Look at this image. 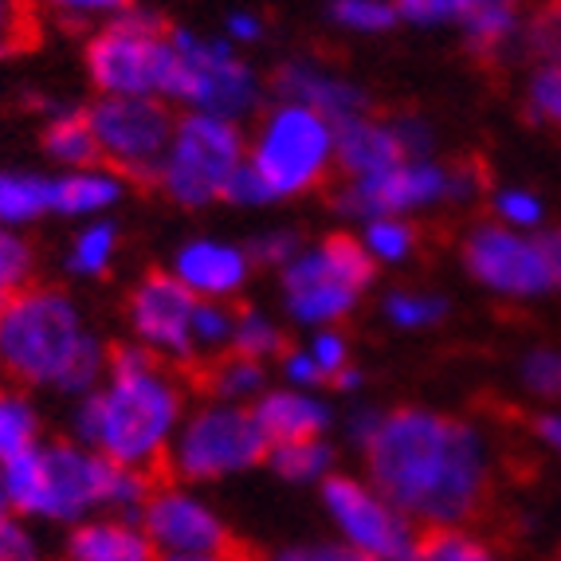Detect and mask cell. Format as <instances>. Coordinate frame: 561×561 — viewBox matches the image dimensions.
<instances>
[{"instance_id": "7c38bea8", "label": "cell", "mask_w": 561, "mask_h": 561, "mask_svg": "<svg viewBox=\"0 0 561 561\" xmlns=\"http://www.w3.org/2000/svg\"><path fill=\"white\" fill-rule=\"evenodd\" d=\"M322 503L330 523L346 538L350 550H362L377 561H416L421 534L404 511H397L374 483L350 476L322 479Z\"/></svg>"}, {"instance_id": "11a10c76", "label": "cell", "mask_w": 561, "mask_h": 561, "mask_svg": "<svg viewBox=\"0 0 561 561\" xmlns=\"http://www.w3.org/2000/svg\"><path fill=\"white\" fill-rule=\"evenodd\" d=\"M4 511H9V503H4V491H0V515H4Z\"/></svg>"}, {"instance_id": "6f0895ef", "label": "cell", "mask_w": 561, "mask_h": 561, "mask_svg": "<svg viewBox=\"0 0 561 561\" xmlns=\"http://www.w3.org/2000/svg\"><path fill=\"white\" fill-rule=\"evenodd\" d=\"M0 302H4V299H0Z\"/></svg>"}, {"instance_id": "ffe728a7", "label": "cell", "mask_w": 561, "mask_h": 561, "mask_svg": "<svg viewBox=\"0 0 561 561\" xmlns=\"http://www.w3.org/2000/svg\"><path fill=\"white\" fill-rule=\"evenodd\" d=\"M67 561H158V550L130 518H83L67 538Z\"/></svg>"}, {"instance_id": "f5cc1de1", "label": "cell", "mask_w": 561, "mask_h": 561, "mask_svg": "<svg viewBox=\"0 0 561 561\" xmlns=\"http://www.w3.org/2000/svg\"><path fill=\"white\" fill-rule=\"evenodd\" d=\"M538 243H542L546 267H550V283H553V287H561V232L542 236Z\"/></svg>"}, {"instance_id": "1f68e13d", "label": "cell", "mask_w": 561, "mask_h": 561, "mask_svg": "<svg viewBox=\"0 0 561 561\" xmlns=\"http://www.w3.org/2000/svg\"><path fill=\"white\" fill-rule=\"evenodd\" d=\"M330 20L342 24L346 32H362V36H377L397 24L393 0H330Z\"/></svg>"}, {"instance_id": "b9f144b4", "label": "cell", "mask_w": 561, "mask_h": 561, "mask_svg": "<svg viewBox=\"0 0 561 561\" xmlns=\"http://www.w3.org/2000/svg\"><path fill=\"white\" fill-rule=\"evenodd\" d=\"M36 39V20H32L24 0H0V56L24 51Z\"/></svg>"}, {"instance_id": "ee69618b", "label": "cell", "mask_w": 561, "mask_h": 561, "mask_svg": "<svg viewBox=\"0 0 561 561\" xmlns=\"http://www.w3.org/2000/svg\"><path fill=\"white\" fill-rule=\"evenodd\" d=\"M310 357L319 362V369H322V377L327 381H334L337 374H346L350 369V342L342 334H337L334 327H322L319 334L310 337Z\"/></svg>"}, {"instance_id": "9a60e30c", "label": "cell", "mask_w": 561, "mask_h": 561, "mask_svg": "<svg viewBox=\"0 0 561 561\" xmlns=\"http://www.w3.org/2000/svg\"><path fill=\"white\" fill-rule=\"evenodd\" d=\"M141 530L161 553H228L232 534L193 491L161 486L141 503Z\"/></svg>"}, {"instance_id": "4dcf8cb0", "label": "cell", "mask_w": 561, "mask_h": 561, "mask_svg": "<svg viewBox=\"0 0 561 561\" xmlns=\"http://www.w3.org/2000/svg\"><path fill=\"white\" fill-rule=\"evenodd\" d=\"M228 350L240 357H252V362H267L283 350V334L267 314L260 310H240L232 322V342Z\"/></svg>"}, {"instance_id": "d590c367", "label": "cell", "mask_w": 561, "mask_h": 561, "mask_svg": "<svg viewBox=\"0 0 561 561\" xmlns=\"http://www.w3.org/2000/svg\"><path fill=\"white\" fill-rule=\"evenodd\" d=\"M32 279V248L12 228H0V299L16 295Z\"/></svg>"}, {"instance_id": "ab89813d", "label": "cell", "mask_w": 561, "mask_h": 561, "mask_svg": "<svg viewBox=\"0 0 561 561\" xmlns=\"http://www.w3.org/2000/svg\"><path fill=\"white\" fill-rule=\"evenodd\" d=\"M495 216H499V225L518 228V232H530V228L542 225L546 205L534 197V193H526V188H499L495 193Z\"/></svg>"}, {"instance_id": "bcb514c9", "label": "cell", "mask_w": 561, "mask_h": 561, "mask_svg": "<svg viewBox=\"0 0 561 561\" xmlns=\"http://www.w3.org/2000/svg\"><path fill=\"white\" fill-rule=\"evenodd\" d=\"M225 201H232V205H272V197H267V188H263V181L252 173L248 158H243V165L236 169L232 178H228Z\"/></svg>"}, {"instance_id": "e0dca14e", "label": "cell", "mask_w": 561, "mask_h": 561, "mask_svg": "<svg viewBox=\"0 0 561 561\" xmlns=\"http://www.w3.org/2000/svg\"><path fill=\"white\" fill-rule=\"evenodd\" d=\"M248 272H252V260L243 248L225 240H188L178 255H173V279L185 290H193L197 299H213L225 302L228 295L248 283Z\"/></svg>"}, {"instance_id": "7a4b0ae2", "label": "cell", "mask_w": 561, "mask_h": 561, "mask_svg": "<svg viewBox=\"0 0 561 561\" xmlns=\"http://www.w3.org/2000/svg\"><path fill=\"white\" fill-rule=\"evenodd\" d=\"M181 389L146 346H118L106 357V385L76 409V440L122 468L146 471L169 456L181 428Z\"/></svg>"}, {"instance_id": "60d3db41", "label": "cell", "mask_w": 561, "mask_h": 561, "mask_svg": "<svg viewBox=\"0 0 561 561\" xmlns=\"http://www.w3.org/2000/svg\"><path fill=\"white\" fill-rule=\"evenodd\" d=\"M530 111L538 114L542 122L558 126L561 130V64H542L538 71L530 76Z\"/></svg>"}, {"instance_id": "52a82bcc", "label": "cell", "mask_w": 561, "mask_h": 561, "mask_svg": "<svg viewBox=\"0 0 561 561\" xmlns=\"http://www.w3.org/2000/svg\"><path fill=\"white\" fill-rule=\"evenodd\" d=\"M248 165L263 181L267 197H299L322 185L334 165V122L299 103H279L260 126L248 150Z\"/></svg>"}, {"instance_id": "681fc988", "label": "cell", "mask_w": 561, "mask_h": 561, "mask_svg": "<svg viewBox=\"0 0 561 561\" xmlns=\"http://www.w3.org/2000/svg\"><path fill=\"white\" fill-rule=\"evenodd\" d=\"M283 377H287L295 389H310V385H322L327 377H322L319 362L310 357V350H290V354H283Z\"/></svg>"}, {"instance_id": "9f6ffc18", "label": "cell", "mask_w": 561, "mask_h": 561, "mask_svg": "<svg viewBox=\"0 0 561 561\" xmlns=\"http://www.w3.org/2000/svg\"><path fill=\"white\" fill-rule=\"evenodd\" d=\"M506 4H518V0H506Z\"/></svg>"}, {"instance_id": "d4e9b609", "label": "cell", "mask_w": 561, "mask_h": 561, "mask_svg": "<svg viewBox=\"0 0 561 561\" xmlns=\"http://www.w3.org/2000/svg\"><path fill=\"white\" fill-rule=\"evenodd\" d=\"M459 28H463V39H468V47L476 56H495L499 47H506L523 32V20H518V4L483 0Z\"/></svg>"}, {"instance_id": "db71d44e", "label": "cell", "mask_w": 561, "mask_h": 561, "mask_svg": "<svg viewBox=\"0 0 561 561\" xmlns=\"http://www.w3.org/2000/svg\"><path fill=\"white\" fill-rule=\"evenodd\" d=\"M161 561H232L228 553H161Z\"/></svg>"}, {"instance_id": "ac0fdd59", "label": "cell", "mask_w": 561, "mask_h": 561, "mask_svg": "<svg viewBox=\"0 0 561 561\" xmlns=\"http://www.w3.org/2000/svg\"><path fill=\"white\" fill-rule=\"evenodd\" d=\"M275 91L283 94V103H299L307 111H319L322 118H330L334 126L357 118V114L369 111V99H365L362 87L337 79L334 71L314 64H287L275 76Z\"/></svg>"}, {"instance_id": "f1b7e54d", "label": "cell", "mask_w": 561, "mask_h": 561, "mask_svg": "<svg viewBox=\"0 0 561 561\" xmlns=\"http://www.w3.org/2000/svg\"><path fill=\"white\" fill-rule=\"evenodd\" d=\"M39 444V416L28 397L0 393V463L24 456Z\"/></svg>"}, {"instance_id": "4fadbf2b", "label": "cell", "mask_w": 561, "mask_h": 561, "mask_svg": "<svg viewBox=\"0 0 561 561\" xmlns=\"http://www.w3.org/2000/svg\"><path fill=\"white\" fill-rule=\"evenodd\" d=\"M440 201H456L451 169L432 158H404L374 178L350 181V188H342V197H337V208L354 220H377V216L421 213Z\"/></svg>"}, {"instance_id": "9c48e42d", "label": "cell", "mask_w": 561, "mask_h": 561, "mask_svg": "<svg viewBox=\"0 0 561 561\" xmlns=\"http://www.w3.org/2000/svg\"><path fill=\"white\" fill-rule=\"evenodd\" d=\"M243 158H248V146L236 122L188 111L173 126V138L158 169V185L178 205L205 208L213 201H225L228 178L243 165Z\"/></svg>"}, {"instance_id": "f35d334b", "label": "cell", "mask_w": 561, "mask_h": 561, "mask_svg": "<svg viewBox=\"0 0 561 561\" xmlns=\"http://www.w3.org/2000/svg\"><path fill=\"white\" fill-rule=\"evenodd\" d=\"M526 47L542 64H561V0H550L538 16L526 24Z\"/></svg>"}, {"instance_id": "5b68a950", "label": "cell", "mask_w": 561, "mask_h": 561, "mask_svg": "<svg viewBox=\"0 0 561 561\" xmlns=\"http://www.w3.org/2000/svg\"><path fill=\"white\" fill-rule=\"evenodd\" d=\"M173 44L165 20L146 9L111 16L87 39V76L111 99H165Z\"/></svg>"}, {"instance_id": "74e56055", "label": "cell", "mask_w": 561, "mask_h": 561, "mask_svg": "<svg viewBox=\"0 0 561 561\" xmlns=\"http://www.w3.org/2000/svg\"><path fill=\"white\" fill-rule=\"evenodd\" d=\"M518 377H523V385L534 397L553 401V397H561V354L558 350H546V346L530 350V354L523 357Z\"/></svg>"}, {"instance_id": "5bb4252c", "label": "cell", "mask_w": 561, "mask_h": 561, "mask_svg": "<svg viewBox=\"0 0 561 561\" xmlns=\"http://www.w3.org/2000/svg\"><path fill=\"white\" fill-rule=\"evenodd\" d=\"M463 267L476 275V283L506 299H538L553 287L542 243L506 225L471 228L463 240Z\"/></svg>"}, {"instance_id": "7dc6e473", "label": "cell", "mask_w": 561, "mask_h": 561, "mask_svg": "<svg viewBox=\"0 0 561 561\" xmlns=\"http://www.w3.org/2000/svg\"><path fill=\"white\" fill-rule=\"evenodd\" d=\"M56 12L71 20H99V16H118L130 9V0H47Z\"/></svg>"}, {"instance_id": "c3c4849f", "label": "cell", "mask_w": 561, "mask_h": 561, "mask_svg": "<svg viewBox=\"0 0 561 561\" xmlns=\"http://www.w3.org/2000/svg\"><path fill=\"white\" fill-rule=\"evenodd\" d=\"M272 561H377L362 550H350V546H295V550L275 553Z\"/></svg>"}, {"instance_id": "e575fe53", "label": "cell", "mask_w": 561, "mask_h": 561, "mask_svg": "<svg viewBox=\"0 0 561 561\" xmlns=\"http://www.w3.org/2000/svg\"><path fill=\"white\" fill-rule=\"evenodd\" d=\"M416 561H499V558L486 550L483 542H476V538H468V534L444 526V530L421 538Z\"/></svg>"}, {"instance_id": "8d00e7d4", "label": "cell", "mask_w": 561, "mask_h": 561, "mask_svg": "<svg viewBox=\"0 0 561 561\" xmlns=\"http://www.w3.org/2000/svg\"><path fill=\"white\" fill-rule=\"evenodd\" d=\"M232 322L236 310H228L225 302L197 299V310H193V350H225L232 342Z\"/></svg>"}, {"instance_id": "816d5d0a", "label": "cell", "mask_w": 561, "mask_h": 561, "mask_svg": "<svg viewBox=\"0 0 561 561\" xmlns=\"http://www.w3.org/2000/svg\"><path fill=\"white\" fill-rule=\"evenodd\" d=\"M534 432H538V440H542L546 448H553L561 456V412H546V416H538Z\"/></svg>"}, {"instance_id": "277c9868", "label": "cell", "mask_w": 561, "mask_h": 561, "mask_svg": "<svg viewBox=\"0 0 561 561\" xmlns=\"http://www.w3.org/2000/svg\"><path fill=\"white\" fill-rule=\"evenodd\" d=\"M106 357L64 290L20 287L0 302V365L16 381L87 397L106 377Z\"/></svg>"}, {"instance_id": "7402d4cb", "label": "cell", "mask_w": 561, "mask_h": 561, "mask_svg": "<svg viewBox=\"0 0 561 561\" xmlns=\"http://www.w3.org/2000/svg\"><path fill=\"white\" fill-rule=\"evenodd\" d=\"M126 181L106 165L67 169L64 178H51V213L59 216H103L122 201Z\"/></svg>"}, {"instance_id": "f907efd6", "label": "cell", "mask_w": 561, "mask_h": 561, "mask_svg": "<svg viewBox=\"0 0 561 561\" xmlns=\"http://www.w3.org/2000/svg\"><path fill=\"white\" fill-rule=\"evenodd\" d=\"M263 36V20L255 12H232L225 20V39L228 44H255Z\"/></svg>"}, {"instance_id": "ba28073f", "label": "cell", "mask_w": 561, "mask_h": 561, "mask_svg": "<svg viewBox=\"0 0 561 561\" xmlns=\"http://www.w3.org/2000/svg\"><path fill=\"white\" fill-rule=\"evenodd\" d=\"M173 44V71H169L165 99L185 103L193 114L240 122L260 103V79L228 39H208L188 28H169Z\"/></svg>"}, {"instance_id": "8fae6325", "label": "cell", "mask_w": 561, "mask_h": 561, "mask_svg": "<svg viewBox=\"0 0 561 561\" xmlns=\"http://www.w3.org/2000/svg\"><path fill=\"white\" fill-rule=\"evenodd\" d=\"M91 134L99 141V161L118 178L158 181L161 158L169 150L178 118L161 99H111L103 94L87 111Z\"/></svg>"}, {"instance_id": "30bf717a", "label": "cell", "mask_w": 561, "mask_h": 561, "mask_svg": "<svg viewBox=\"0 0 561 561\" xmlns=\"http://www.w3.org/2000/svg\"><path fill=\"white\" fill-rule=\"evenodd\" d=\"M267 448L272 444L263 436L252 409L213 401L181 421L165 459L173 476L188 479V483H208V479L240 476V471L255 468L260 459H267Z\"/></svg>"}, {"instance_id": "603a6c76", "label": "cell", "mask_w": 561, "mask_h": 561, "mask_svg": "<svg viewBox=\"0 0 561 561\" xmlns=\"http://www.w3.org/2000/svg\"><path fill=\"white\" fill-rule=\"evenodd\" d=\"M51 213V178L0 169V228H28Z\"/></svg>"}, {"instance_id": "7bdbcfd3", "label": "cell", "mask_w": 561, "mask_h": 561, "mask_svg": "<svg viewBox=\"0 0 561 561\" xmlns=\"http://www.w3.org/2000/svg\"><path fill=\"white\" fill-rule=\"evenodd\" d=\"M302 252V240L299 232H287V228H275V232H263L252 240V248H248V260L255 263H267V267H287L295 255Z\"/></svg>"}, {"instance_id": "44dd1931", "label": "cell", "mask_w": 561, "mask_h": 561, "mask_svg": "<svg viewBox=\"0 0 561 561\" xmlns=\"http://www.w3.org/2000/svg\"><path fill=\"white\" fill-rule=\"evenodd\" d=\"M255 421H260L267 444H287V440H310L330 428V409L327 401L310 397L307 389H275V393H260L252 404Z\"/></svg>"}, {"instance_id": "83f0119b", "label": "cell", "mask_w": 561, "mask_h": 561, "mask_svg": "<svg viewBox=\"0 0 561 561\" xmlns=\"http://www.w3.org/2000/svg\"><path fill=\"white\" fill-rule=\"evenodd\" d=\"M263 381H267V374H263V362H252V357H225V362H216L213 369H208L205 385L208 393L216 397V401L225 404H248L255 401V397L263 393Z\"/></svg>"}, {"instance_id": "8992f818", "label": "cell", "mask_w": 561, "mask_h": 561, "mask_svg": "<svg viewBox=\"0 0 561 561\" xmlns=\"http://www.w3.org/2000/svg\"><path fill=\"white\" fill-rule=\"evenodd\" d=\"M369 252L354 236H330V240L302 248L295 260L283 267V302L287 314L302 327H334L346 319L374 283Z\"/></svg>"}, {"instance_id": "484cf974", "label": "cell", "mask_w": 561, "mask_h": 561, "mask_svg": "<svg viewBox=\"0 0 561 561\" xmlns=\"http://www.w3.org/2000/svg\"><path fill=\"white\" fill-rule=\"evenodd\" d=\"M267 459H272L275 476L287 479V483H319L334 468V448L322 436H310V440L272 444Z\"/></svg>"}, {"instance_id": "d6986e66", "label": "cell", "mask_w": 561, "mask_h": 561, "mask_svg": "<svg viewBox=\"0 0 561 561\" xmlns=\"http://www.w3.org/2000/svg\"><path fill=\"white\" fill-rule=\"evenodd\" d=\"M401 134H397V122L369 118V114H357V118L334 126V161L350 173V181L357 178H374L381 169L404 161Z\"/></svg>"}, {"instance_id": "cb8c5ba5", "label": "cell", "mask_w": 561, "mask_h": 561, "mask_svg": "<svg viewBox=\"0 0 561 561\" xmlns=\"http://www.w3.org/2000/svg\"><path fill=\"white\" fill-rule=\"evenodd\" d=\"M44 153L64 169L99 165V141L91 134L87 111H59L44 130Z\"/></svg>"}, {"instance_id": "d6a6232c", "label": "cell", "mask_w": 561, "mask_h": 561, "mask_svg": "<svg viewBox=\"0 0 561 561\" xmlns=\"http://www.w3.org/2000/svg\"><path fill=\"white\" fill-rule=\"evenodd\" d=\"M444 314H448V302L436 299V295H424V290H393V295L385 299V319L401 330L436 327Z\"/></svg>"}, {"instance_id": "836d02e7", "label": "cell", "mask_w": 561, "mask_h": 561, "mask_svg": "<svg viewBox=\"0 0 561 561\" xmlns=\"http://www.w3.org/2000/svg\"><path fill=\"white\" fill-rule=\"evenodd\" d=\"M483 0H393L401 20L416 28H436V24H463Z\"/></svg>"}, {"instance_id": "4316f807", "label": "cell", "mask_w": 561, "mask_h": 561, "mask_svg": "<svg viewBox=\"0 0 561 561\" xmlns=\"http://www.w3.org/2000/svg\"><path fill=\"white\" fill-rule=\"evenodd\" d=\"M114 255H118V225L111 220H94L83 232L71 240V252H67V272L79 275V279H94V275L111 272Z\"/></svg>"}, {"instance_id": "2e32d148", "label": "cell", "mask_w": 561, "mask_h": 561, "mask_svg": "<svg viewBox=\"0 0 561 561\" xmlns=\"http://www.w3.org/2000/svg\"><path fill=\"white\" fill-rule=\"evenodd\" d=\"M193 310L197 295L173 275H146L130 295V327L138 342L158 357H193Z\"/></svg>"}, {"instance_id": "f6af8a7d", "label": "cell", "mask_w": 561, "mask_h": 561, "mask_svg": "<svg viewBox=\"0 0 561 561\" xmlns=\"http://www.w3.org/2000/svg\"><path fill=\"white\" fill-rule=\"evenodd\" d=\"M0 561H39L36 538L24 530V523L12 511L0 515Z\"/></svg>"}, {"instance_id": "3957f363", "label": "cell", "mask_w": 561, "mask_h": 561, "mask_svg": "<svg viewBox=\"0 0 561 561\" xmlns=\"http://www.w3.org/2000/svg\"><path fill=\"white\" fill-rule=\"evenodd\" d=\"M0 491L16 518L83 523L99 511H141L150 499V476L83 444H36L0 463Z\"/></svg>"}, {"instance_id": "6da1fadb", "label": "cell", "mask_w": 561, "mask_h": 561, "mask_svg": "<svg viewBox=\"0 0 561 561\" xmlns=\"http://www.w3.org/2000/svg\"><path fill=\"white\" fill-rule=\"evenodd\" d=\"M369 479L412 523L436 530L476 515L486 491V448L471 424L428 409L377 412L362 440Z\"/></svg>"}, {"instance_id": "f546056e", "label": "cell", "mask_w": 561, "mask_h": 561, "mask_svg": "<svg viewBox=\"0 0 561 561\" xmlns=\"http://www.w3.org/2000/svg\"><path fill=\"white\" fill-rule=\"evenodd\" d=\"M362 248L374 263H404L416 252V228L404 216H377V220H365Z\"/></svg>"}]
</instances>
